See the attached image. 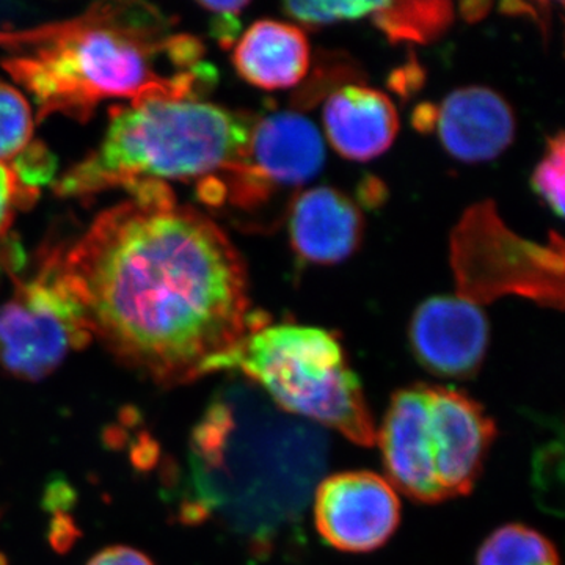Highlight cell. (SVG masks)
Here are the masks:
<instances>
[{"label": "cell", "mask_w": 565, "mask_h": 565, "mask_svg": "<svg viewBox=\"0 0 565 565\" xmlns=\"http://www.w3.org/2000/svg\"><path fill=\"white\" fill-rule=\"evenodd\" d=\"M371 17L392 41L427 43L451 24L452 6L449 2H384Z\"/></svg>", "instance_id": "obj_15"}, {"label": "cell", "mask_w": 565, "mask_h": 565, "mask_svg": "<svg viewBox=\"0 0 565 565\" xmlns=\"http://www.w3.org/2000/svg\"><path fill=\"white\" fill-rule=\"evenodd\" d=\"M564 134L557 132L548 140V150L535 167L531 185L557 217L564 215Z\"/></svg>", "instance_id": "obj_18"}, {"label": "cell", "mask_w": 565, "mask_h": 565, "mask_svg": "<svg viewBox=\"0 0 565 565\" xmlns=\"http://www.w3.org/2000/svg\"><path fill=\"white\" fill-rule=\"evenodd\" d=\"M87 565H154L150 557L131 546L117 545L103 550Z\"/></svg>", "instance_id": "obj_23"}, {"label": "cell", "mask_w": 565, "mask_h": 565, "mask_svg": "<svg viewBox=\"0 0 565 565\" xmlns=\"http://www.w3.org/2000/svg\"><path fill=\"white\" fill-rule=\"evenodd\" d=\"M289 234L294 250L305 262L337 264L362 243L363 217L344 193L310 189L294 200Z\"/></svg>", "instance_id": "obj_12"}, {"label": "cell", "mask_w": 565, "mask_h": 565, "mask_svg": "<svg viewBox=\"0 0 565 565\" xmlns=\"http://www.w3.org/2000/svg\"><path fill=\"white\" fill-rule=\"evenodd\" d=\"M441 145L457 161H492L514 141L515 118L503 96L486 87L449 93L435 111Z\"/></svg>", "instance_id": "obj_11"}, {"label": "cell", "mask_w": 565, "mask_h": 565, "mask_svg": "<svg viewBox=\"0 0 565 565\" xmlns=\"http://www.w3.org/2000/svg\"><path fill=\"white\" fill-rule=\"evenodd\" d=\"M62 247H50L29 278L10 270L0 299V367L21 381L39 382L71 352L93 340L84 310L61 273Z\"/></svg>", "instance_id": "obj_7"}, {"label": "cell", "mask_w": 565, "mask_h": 565, "mask_svg": "<svg viewBox=\"0 0 565 565\" xmlns=\"http://www.w3.org/2000/svg\"><path fill=\"white\" fill-rule=\"evenodd\" d=\"M233 65L253 87L285 90L307 76L310 44L297 25L273 20L258 21L237 41Z\"/></svg>", "instance_id": "obj_14"}, {"label": "cell", "mask_w": 565, "mask_h": 565, "mask_svg": "<svg viewBox=\"0 0 565 565\" xmlns=\"http://www.w3.org/2000/svg\"><path fill=\"white\" fill-rule=\"evenodd\" d=\"M218 371L250 379L282 414L333 429L355 445L375 444L377 429L362 384L329 330L263 321L212 360L206 375Z\"/></svg>", "instance_id": "obj_5"}, {"label": "cell", "mask_w": 565, "mask_h": 565, "mask_svg": "<svg viewBox=\"0 0 565 565\" xmlns=\"http://www.w3.org/2000/svg\"><path fill=\"white\" fill-rule=\"evenodd\" d=\"M253 122L200 99H147L111 107L99 147L55 184L62 199H88L143 182L207 181L239 166Z\"/></svg>", "instance_id": "obj_4"}, {"label": "cell", "mask_w": 565, "mask_h": 565, "mask_svg": "<svg viewBox=\"0 0 565 565\" xmlns=\"http://www.w3.org/2000/svg\"><path fill=\"white\" fill-rule=\"evenodd\" d=\"M382 6L384 2H286L282 10L300 24L326 25L371 17Z\"/></svg>", "instance_id": "obj_19"}, {"label": "cell", "mask_w": 565, "mask_h": 565, "mask_svg": "<svg viewBox=\"0 0 565 565\" xmlns=\"http://www.w3.org/2000/svg\"><path fill=\"white\" fill-rule=\"evenodd\" d=\"M62 248L92 338L161 386L189 384L259 326L243 256L169 184L143 182Z\"/></svg>", "instance_id": "obj_1"}, {"label": "cell", "mask_w": 565, "mask_h": 565, "mask_svg": "<svg viewBox=\"0 0 565 565\" xmlns=\"http://www.w3.org/2000/svg\"><path fill=\"white\" fill-rule=\"evenodd\" d=\"M476 565H559V556L555 545L533 527L508 525L487 537Z\"/></svg>", "instance_id": "obj_16"}, {"label": "cell", "mask_w": 565, "mask_h": 565, "mask_svg": "<svg viewBox=\"0 0 565 565\" xmlns=\"http://www.w3.org/2000/svg\"><path fill=\"white\" fill-rule=\"evenodd\" d=\"M322 120L330 145L355 162L384 154L399 131L392 99L362 85H345L333 92L323 106Z\"/></svg>", "instance_id": "obj_13"}, {"label": "cell", "mask_w": 565, "mask_h": 565, "mask_svg": "<svg viewBox=\"0 0 565 565\" xmlns=\"http://www.w3.org/2000/svg\"><path fill=\"white\" fill-rule=\"evenodd\" d=\"M39 189L29 188L10 166H0V243L7 237L18 212L31 206Z\"/></svg>", "instance_id": "obj_20"}, {"label": "cell", "mask_w": 565, "mask_h": 565, "mask_svg": "<svg viewBox=\"0 0 565 565\" xmlns=\"http://www.w3.org/2000/svg\"><path fill=\"white\" fill-rule=\"evenodd\" d=\"M31 104L20 90L0 81V166H9L32 143Z\"/></svg>", "instance_id": "obj_17"}, {"label": "cell", "mask_w": 565, "mask_h": 565, "mask_svg": "<svg viewBox=\"0 0 565 565\" xmlns=\"http://www.w3.org/2000/svg\"><path fill=\"white\" fill-rule=\"evenodd\" d=\"M0 52L40 121L85 122L107 99H199L215 79L202 41L147 2L93 3L66 20L0 29Z\"/></svg>", "instance_id": "obj_2"}, {"label": "cell", "mask_w": 565, "mask_h": 565, "mask_svg": "<svg viewBox=\"0 0 565 565\" xmlns=\"http://www.w3.org/2000/svg\"><path fill=\"white\" fill-rule=\"evenodd\" d=\"M490 326L478 303L465 297H430L416 308L411 343L416 360L445 379L478 373L489 345Z\"/></svg>", "instance_id": "obj_10"}, {"label": "cell", "mask_w": 565, "mask_h": 565, "mask_svg": "<svg viewBox=\"0 0 565 565\" xmlns=\"http://www.w3.org/2000/svg\"><path fill=\"white\" fill-rule=\"evenodd\" d=\"M11 169L25 185L40 189L41 184L47 182L54 173L55 162L51 152L41 143H31L28 150L21 152L13 162Z\"/></svg>", "instance_id": "obj_22"}, {"label": "cell", "mask_w": 565, "mask_h": 565, "mask_svg": "<svg viewBox=\"0 0 565 565\" xmlns=\"http://www.w3.org/2000/svg\"><path fill=\"white\" fill-rule=\"evenodd\" d=\"M326 147L313 121L278 111L253 122L247 154L217 182L218 204L252 210L274 189L299 188L321 172Z\"/></svg>", "instance_id": "obj_8"}, {"label": "cell", "mask_w": 565, "mask_h": 565, "mask_svg": "<svg viewBox=\"0 0 565 565\" xmlns=\"http://www.w3.org/2000/svg\"><path fill=\"white\" fill-rule=\"evenodd\" d=\"M189 448L182 520H215L253 553H269L299 522L329 455L315 424L282 414L253 388L218 394Z\"/></svg>", "instance_id": "obj_3"}, {"label": "cell", "mask_w": 565, "mask_h": 565, "mask_svg": "<svg viewBox=\"0 0 565 565\" xmlns=\"http://www.w3.org/2000/svg\"><path fill=\"white\" fill-rule=\"evenodd\" d=\"M494 434L492 418L467 394L418 384L393 394L375 444L394 490L435 504L473 490Z\"/></svg>", "instance_id": "obj_6"}, {"label": "cell", "mask_w": 565, "mask_h": 565, "mask_svg": "<svg viewBox=\"0 0 565 565\" xmlns=\"http://www.w3.org/2000/svg\"><path fill=\"white\" fill-rule=\"evenodd\" d=\"M316 530L344 553H370L390 541L401 522L396 490L371 471L329 476L315 490Z\"/></svg>", "instance_id": "obj_9"}, {"label": "cell", "mask_w": 565, "mask_h": 565, "mask_svg": "<svg viewBox=\"0 0 565 565\" xmlns=\"http://www.w3.org/2000/svg\"><path fill=\"white\" fill-rule=\"evenodd\" d=\"M199 6L212 17L211 31L214 39L223 50H230L239 36V17L250 2H199Z\"/></svg>", "instance_id": "obj_21"}]
</instances>
